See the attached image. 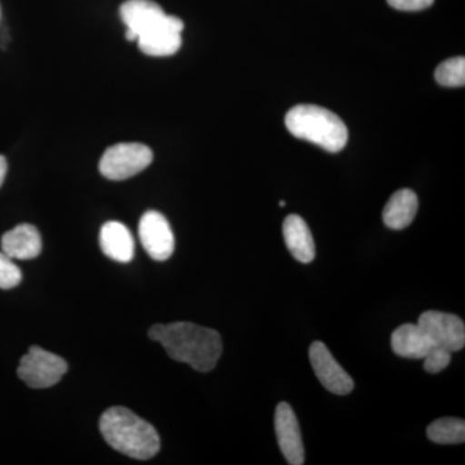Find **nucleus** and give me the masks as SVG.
Here are the masks:
<instances>
[{"instance_id": "nucleus-18", "label": "nucleus", "mask_w": 465, "mask_h": 465, "mask_svg": "<svg viewBox=\"0 0 465 465\" xmlns=\"http://www.w3.org/2000/svg\"><path fill=\"white\" fill-rule=\"evenodd\" d=\"M437 84L443 87H463L465 84V58H450L437 66L434 73Z\"/></svg>"}, {"instance_id": "nucleus-22", "label": "nucleus", "mask_w": 465, "mask_h": 465, "mask_svg": "<svg viewBox=\"0 0 465 465\" xmlns=\"http://www.w3.org/2000/svg\"><path fill=\"white\" fill-rule=\"evenodd\" d=\"M7 161H5V157H2V155H0V186H2L3 183H5V174H7Z\"/></svg>"}, {"instance_id": "nucleus-11", "label": "nucleus", "mask_w": 465, "mask_h": 465, "mask_svg": "<svg viewBox=\"0 0 465 465\" xmlns=\"http://www.w3.org/2000/svg\"><path fill=\"white\" fill-rule=\"evenodd\" d=\"M183 23L179 17L167 15L163 23L137 38L140 51L153 57L173 56L182 47Z\"/></svg>"}, {"instance_id": "nucleus-8", "label": "nucleus", "mask_w": 465, "mask_h": 465, "mask_svg": "<svg viewBox=\"0 0 465 465\" xmlns=\"http://www.w3.org/2000/svg\"><path fill=\"white\" fill-rule=\"evenodd\" d=\"M309 358L318 381L338 396H347L354 388V382L344 369L333 358L329 348L321 341H314L309 348Z\"/></svg>"}, {"instance_id": "nucleus-7", "label": "nucleus", "mask_w": 465, "mask_h": 465, "mask_svg": "<svg viewBox=\"0 0 465 465\" xmlns=\"http://www.w3.org/2000/svg\"><path fill=\"white\" fill-rule=\"evenodd\" d=\"M139 237L150 258L166 262L174 251L173 229L166 217L157 211L143 213L139 224Z\"/></svg>"}, {"instance_id": "nucleus-5", "label": "nucleus", "mask_w": 465, "mask_h": 465, "mask_svg": "<svg viewBox=\"0 0 465 465\" xmlns=\"http://www.w3.org/2000/svg\"><path fill=\"white\" fill-rule=\"evenodd\" d=\"M66 371L67 363L63 358L34 345L21 358L17 375L30 388L43 390L57 384Z\"/></svg>"}, {"instance_id": "nucleus-6", "label": "nucleus", "mask_w": 465, "mask_h": 465, "mask_svg": "<svg viewBox=\"0 0 465 465\" xmlns=\"http://www.w3.org/2000/svg\"><path fill=\"white\" fill-rule=\"evenodd\" d=\"M418 324L439 347L448 349L451 353L464 348V321L455 314L439 311L424 312L419 317Z\"/></svg>"}, {"instance_id": "nucleus-10", "label": "nucleus", "mask_w": 465, "mask_h": 465, "mask_svg": "<svg viewBox=\"0 0 465 465\" xmlns=\"http://www.w3.org/2000/svg\"><path fill=\"white\" fill-rule=\"evenodd\" d=\"M119 15L125 25V39L131 42L161 25L167 16L153 0H127L121 5Z\"/></svg>"}, {"instance_id": "nucleus-23", "label": "nucleus", "mask_w": 465, "mask_h": 465, "mask_svg": "<svg viewBox=\"0 0 465 465\" xmlns=\"http://www.w3.org/2000/svg\"><path fill=\"white\" fill-rule=\"evenodd\" d=\"M280 206H281V207L286 206V202H284V201H281V202H280Z\"/></svg>"}, {"instance_id": "nucleus-1", "label": "nucleus", "mask_w": 465, "mask_h": 465, "mask_svg": "<svg viewBox=\"0 0 465 465\" xmlns=\"http://www.w3.org/2000/svg\"><path fill=\"white\" fill-rule=\"evenodd\" d=\"M149 338L161 342L173 360L188 363L200 372L215 369L223 353L219 332L191 322L154 324Z\"/></svg>"}, {"instance_id": "nucleus-21", "label": "nucleus", "mask_w": 465, "mask_h": 465, "mask_svg": "<svg viewBox=\"0 0 465 465\" xmlns=\"http://www.w3.org/2000/svg\"><path fill=\"white\" fill-rule=\"evenodd\" d=\"M388 5L399 11H423L430 7L434 0H387Z\"/></svg>"}, {"instance_id": "nucleus-12", "label": "nucleus", "mask_w": 465, "mask_h": 465, "mask_svg": "<svg viewBox=\"0 0 465 465\" xmlns=\"http://www.w3.org/2000/svg\"><path fill=\"white\" fill-rule=\"evenodd\" d=\"M283 238L293 259L309 264L316 258V243L305 220L299 215H289L283 222Z\"/></svg>"}, {"instance_id": "nucleus-4", "label": "nucleus", "mask_w": 465, "mask_h": 465, "mask_svg": "<svg viewBox=\"0 0 465 465\" xmlns=\"http://www.w3.org/2000/svg\"><path fill=\"white\" fill-rule=\"evenodd\" d=\"M153 162L149 146L137 143H116L110 146L100 161V173L113 182H122L143 173Z\"/></svg>"}, {"instance_id": "nucleus-2", "label": "nucleus", "mask_w": 465, "mask_h": 465, "mask_svg": "<svg viewBox=\"0 0 465 465\" xmlns=\"http://www.w3.org/2000/svg\"><path fill=\"white\" fill-rule=\"evenodd\" d=\"M100 430L113 449L137 460H148L161 449L155 428L125 407L106 410L100 419Z\"/></svg>"}, {"instance_id": "nucleus-17", "label": "nucleus", "mask_w": 465, "mask_h": 465, "mask_svg": "<svg viewBox=\"0 0 465 465\" xmlns=\"http://www.w3.org/2000/svg\"><path fill=\"white\" fill-rule=\"evenodd\" d=\"M428 439L440 445H459L465 440V421L463 419H437L427 428Z\"/></svg>"}, {"instance_id": "nucleus-20", "label": "nucleus", "mask_w": 465, "mask_h": 465, "mask_svg": "<svg viewBox=\"0 0 465 465\" xmlns=\"http://www.w3.org/2000/svg\"><path fill=\"white\" fill-rule=\"evenodd\" d=\"M423 360L425 371L430 372V374H439L451 362V351L436 345V347L430 349V353Z\"/></svg>"}, {"instance_id": "nucleus-14", "label": "nucleus", "mask_w": 465, "mask_h": 465, "mask_svg": "<svg viewBox=\"0 0 465 465\" xmlns=\"http://www.w3.org/2000/svg\"><path fill=\"white\" fill-rule=\"evenodd\" d=\"M2 251L11 259H35L42 252V237L34 225L21 224L5 232Z\"/></svg>"}, {"instance_id": "nucleus-19", "label": "nucleus", "mask_w": 465, "mask_h": 465, "mask_svg": "<svg viewBox=\"0 0 465 465\" xmlns=\"http://www.w3.org/2000/svg\"><path fill=\"white\" fill-rule=\"evenodd\" d=\"M23 281L20 268L5 252H0V289L9 290L18 286Z\"/></svg>"}, {"instance_id": "nucleus-16", "label": "nucleus", "mask_w": 465, "mask_h": 465, "mask_svg": "<svg viewBox=\"0 0 465 465\" xmlns=\"http://www.w3.org/2000/svg\"><path fill=\"white\" fill-rule=\"evenodd\" d=\"M418 195L411 189H401L390 198L382 211L384 224L393 231H402L414 222L418 213Z\"/></svg>"}, {"instance_id": "nucleus-3", "label": "nucleus", "mask_w": 465, "mask_h": 465, "mask_svg": "<svg viewBox=\"0 0 465 465\" xmlns=\"http://www.w3.org/2000/svg\"><path fill=\"white\" fill-rule=\"evenodd\" d=\"M289 133L330 153H339L348 143V128L335 113L318 105L293 106L284 118Z\"/></svg>"}, {"instance_id": "nucleus-13", "label": "nucleus", "mask_w": 465, "mask_h": 465, "mask_svg": "<svg viewBox=\"0 0 465 465\" xmlns=\"http://www.w3.org/2000/svg\"><path fill=\"white\" fill-rule=\"evenodd\" d=\"M391 349L399 357L423 360L436 347L432 339L419 324L405 323L393 332Z\"/></svg>"}, {"instance_id": "nucleus-9", "label": "nucleus", "mask_w": 465, "mask_h": 465, "mask_svg": "<svg viewBox=\"0 0 465 465\" xmlns=\"http://www.w3.org/2000/svg\"><path fill=\"white\" fill-rule=\"evenodd\" d=\"M275 434L278 445L287 463L302 465L305 463V450L298 418L292 407L287 402L278 403L274 416Z\"/></svg>"}, {"instance_id": "nucleus-15", "label": "nucleus", "mask_w": 465, "mask_h": 465, "mask_svg": "<svg viewBox=\"0 0 465 465\" xmlns=\"http://www.w3.org/2000/svg\"><path fill=\"white\" fill-rule=\"evenodd\" d=\"M100 246L104 255L118 262H130L134 255V240L130 229L119 222H109L101 228Z\"/></svg>"}]
</instances>
